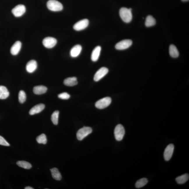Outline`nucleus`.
Returning <instances> with one entry per match:
<instances>
[{"mask_svg":"<svg viewBox=\"0 0 189 189\" xmlns=\"http://www.w3.org/2000/svg\"><path fill=\"white\" fill-rule=\"evenodd\" d=\"M132 44L133 41L131 40H124L117 43L116 45L115 48L117 50H124L130 47Z\"/></svg>","mask_w":189,"mask_h":189,"instance_id":"423d86ee","label":"nucleus"},{"mask_svg":"<svg viewBox=\"0 0 189 189\" xmlns=\"http://www.w3.org/2000/svg\"><path fill=\"white\" fill-rule=\"evenodd\" d=\"M112 102V99L110 97H105L98 100L95 103V107L99 109H103L108 107Z\"/></svg>","mask_w":189,"mask_h":189,"instance_id":"39448f33","label":"nucleus"},{"mask_svg":"<svg viewBox=\"0 0 189 189\" xmlns=\"http://www.w3.org/2000/svg\"><path fill=\"white\" fill-rule=\"evenodd\" d=\"M37 68V62L34 60L29 61L26 66V70L29 73L34 72Z\"/></svg>","mask_w":189,"mask_h":189,"instance_id":"ddd939ff","label":"nucleus"},{"mask_svg":"<svg viewBox=\"0 0 189 189\" xmlns=\"http://www.w3.org/2000/svg\"><path fill=\"white\" fill-rule=\"evenodd\" d=\"M47 6L48 9L54 12L61 11L63 8L61 3L56 0H50L48 1Z\"/></svg>","mask_w":189,"mask_h":189,"instance_id":"f03ea898","label":"nucleus"},{"mask_svg":"<svg viewBox=\"0 0 189 189\" xmlns=\"http://www.w3.org/2000/svg\"><path fill=\"white\" fill-rule=\"evenodd\" d=\"M101 48L100 46H98L93 50L91 55V60L93 62H96L99 58Z\"/></svg>","mask_w":189,"mask_h":189,"instance_id":"dca6fc26","label":"nucleus"},{"mask_svg":"<svg viewBox=\"0 0 189 189\" xmlns=\"http://www.w3.org/2000/svg\"><path fill=\"white\" fill-rule=\"evenodd\" d=\"M89 21L87 19H84L74 24L73 28L75 30L80 31L86 28L89 25Z\"/></svg>","mask_w":189,"mask_h":189,"instance_id":"6e6552de","label":"nucleus"},{"mask_svg":"<svg viewBox=\"0 0 189 189\" xmlns=\"http://www.w3.org/2000/svg\"><path fill=\"white\" fill-rule=\"evenodd\" d=\"M156 20L152 15H149L146 17L145 22V26L147 27H150L155 25Z\"/></svg>","mask_w":189,"mask_h":189,"instance_id":"5701e85b","label":"nucleus"},{"mask_svg":"<svg viewBox=\"0 0 189 189\" xmlns=\"http://www.w3.org/2000/svg\"><path fill=\"white\" fill-rule=\"evenodd\" d=\"M47 88L45 86H35L33 89L34 93L36 95H41L46 93Z\"/></svg>","mask_w":189,"mask_h":189,"instance_id":"f3484780","label":"nucleus"},{"mask_svg":"<svg viewBox=\"0 0 189 189\" xmlns=\"http://www.w3.org/2000/svg\"><path fill=\"white\" fill-rule=\"evenodd\" d=\"M58 98L61 99L68 100L70 98V95L67 93H63L58 95Z\"/></svg>","mask_w":189,"mask_h":189,"instance_id":"c85d7f7f","label":"nucleus"},{"mask_svg":"<svg viewBox=\"0 0 189 189\" xmlns=\"http://www.w3.org/2000/svg\"><path fill=\"white\" fill-rule=\"evenodd\" d=\"M132 9L123 7L119 10V15L122 20L126 23H129L131 21L133 18Z\"/></svg>","mask_w":189,"mask_h":189,"instance_id":"f257e3e1","label":"nucleus"},{"mask_svg":"<svg viewBox=\"0 0 189 189\" xmlns=\"http://www.w3.org/2000/svg\"><path fill=\"white\" fill-rule=\"evenodd\" d=\"M45 108V105L43 104H39L36 105L31 108L29 112V114L31 115L39 113L42 112Z\"/></svg>","mask_w":189,"mask_h":189,"instance_id":"f8f14e48","label":"nucleus"},{"mask_svg":"<svg viewBox=\"0 0 189 189\" xmlns=\"http://www.w3.org/2000/svg\"><path fill=\"white\" fill-rule=\"evenodd\" d=\"M26 8L23 5H18L12 10V13L17 17H20L23 15L26 12Z\"/></svg>","mask_w":189,"mask_h":189,"instance_id":"0eeeda50","label":"nucleus"},{"mask_svg":"<svg viewBox=\"0 0 189 189\" xmlns=\"http://www.w3.org/2000/svg\"><path fill=\"white\" fill-rule=\"evenodd\" d=\"M59 114V111H55L53 112L51 116V121L53 124L55 125H57L58 124Z\"/></svg>","mask_w":189,"mask_h":189,"instance_id":"a878e982","label":"nucleus"},{"mask_svg":"<svg viewBox=\"0 0 189 189\" xmlns=\"http://www.w3.org/2000/svg\"><path fill=\"white\" fill-rule=\"evenodd\" d=\"M57 41L54 38L48 37L43 40V43L44 46L47 48H52L56 45Z\"/></svg>","mask_w":189,"mask_h":189,"instance_id":"9b49d317","label":"nucleus"},{"mask_svg":"<svg viewBox=\"0 0 189 189\" xmlns=\"http://www.w3.org/2000/svg\"><path fill=\"white\" fill-rule=\"evenodd\" d=\"M36 140L38 143L44 144H46L47 142V139L46 135L44 134H41L38 136L36 138Z\"/></svg>","mask_w":189,"mask_h":189,"instance_id":"bb28decb","label":"nucleus"},{"mask_svg":"<svg viewBox=\"0 0 189 189\" xmlns=\"http://www.w3.org/2000/svg\"><path fill=\"white\" fill-rule=\"evenodd\" d=\"M148 180L146 178H143L138 180L135 184L137 188H140L144 187L148 183Z\"/></svg>","mask_w":189,"mask_h":189,"instance_id":"393cba45","label":"nucleus"},{"mask_svg":"<svg viewBox=\"0 0 189 189\" xmlns=\"http://www.w3.org/2000/svg\"><path fill=\"white\" fill-rule=\"evenodd\" d=\"M181 1H183V2H185V1H189V0H181Z\"/></svg>","mask_w":189,"mask_h":189,"instance_id":"2f4dec72","label":"nucleus"},{"mask_svg":"<svg viewBox=\"0 0 189 189\" xmlns=\"http://www.w3.org/2000/svg\"><path fill=\"white\" fill-rule=\"evenodd\" d=\"M64 84L67 86H74L77 84V77H71L67 78L64 81Z\"/></svg>","mask_w":189,"mask_h":189,"instance_id":"a211bd4d","label":"nucleus"},{"mask_svg":"<svg viewBox=\"0 0 189 189\" xmlns=\"http://www.w3.org/2000/svg\"><path fill=\"white\" fill-rule=\"evenodd\" d=\"M22 47V43L20 41H17L15 42L11 48V53L13 55L18 54Z\"/></svg>","mask_w":189,"mask_h":189,"instance_id":"4468645a","label":"nucleus"},{"mask_svg":"<svg viewBox=\"0 0 189 189\" xmlns=\"http://www.w3.org/2000/svg\"><path fill=\"white\" fill-rule=\"evenodd\" d=\"M9 92L6 86H0V99H5L9 96Z\"/></svg>","mask_w":189,"mask_h":189,"instance_id":"6ab92c4d","label":"nucleus"},{"mask_svg":"<svg viewBox=\"0 0 189 189\" xmlns=\"http://www.w3.org/2000/svg\"><path fill=\"white\" fill-rule=\"evenodd\" d=\"M170 55L173 58H177L179 56V52L176 47L173 45H171L169 47Z\"/></svg>","mask_w":189,"mask_h":189,"instance_id":"aec40b11","label":"nucleus"},{"mask_svg":"<svg viewBox=\"0 0 189 189\" xmlns=\"http://www.w3.org/2000/svg\"><path fill=\"white\" fill-rule=\"evenodd\" d=\"M17 164L20 167L26 169H30L32 167L30 163L25 161H18L17 162Z\"/></svg>","mask_w":189,"mask_h":189,"instance_id":"b1692460","label":"nucleus"},{"mask_svg":"<svg viewBox=\"0 0 189 189\" xmlns=\"http://www.w3.org/2000/svg\"><path fill=\"white\" fill-rule=\"evenodd\" d=\"M108 69L107 68L103 67L100 68L95 73L93 79L95 81L98 82L101 80L108 72Z\"/></svg>","mask_w":189,"mask_h":189,"instance_id":"1a4fd4ad","label":"nucleus"},{"mask_svg":"<svg viewBox=\"0 0 189 189\" xmlns=\"http://www.w3.org/2000/svg\"><path fill=\"white\" fill-rule=\"evenodd\" d=\"M125 130L124 128L122 125L118 124L116 126L114 130V135L117 141H120L123 138Z\"/></svg>","mask_w":189,"mask_h":189,"instance_id":"7ed1b4c3","label":"nucleus"},{"mask_svg":"<svg viewBox=\"0 0 189 189\" xmlns=\"http://www.w3.org/2000/svg\"><path fill=\"white\" fill-rule=\"evenodd\" d=\"M189 179L188 174H185L178 177L176 178V181L179 184H183L188 181Z\"/></svg>","mask_w":189,"mask_h":189,"instance_id":"412c9836","label":"nucleus"},{"mask_svg":"<svg viewBox=\"0 0 189 189\" xmlns=\"http://www.w3.org/2000/svg\"><path fill=\"white\" fill-rule=\"evenodd\" d=\"M174 148V145L172 144L168 145L166 147L164 153V158L166 161H169L172 157Z\"/></svg>","mask_w":189,"mask_h":189,"instance_id":"9d476101","label":"nucleus"},{"mask_svg":"<svg viewBox=\"0 0 189 189\" xmlns=\"http://www.w3.org/2000/svg\"><path fill=\"white\" fill-rule=\"evenodd\" d=\"M25 189H33V188L32 187H29V186H27V187H26L25 188Z\"/></svg>","mask_w":189,"mask_h":189,"instance_id":"7c9ffc66","label":"nucleus"},{"mask_svg":"<svg viewBox=\"0 0 189 189\" xmlns=\"http://www.w3.org/2000/svg\"><path fill=\"white\" fill-rule=\"evenodd\" d=\"M50 170L51 171L52 176L54 179L57 180H60L61 179V174L57 168H53L50 169Z\"/></svg>","mask_w":189,"mask_h":189,"instance_id":"4be33fe9","label":"nucleus"},{"mask_svg":"<svg viewBox=\"0 0 189 189\" xmlns=\"http://www.w3.org/2000/svg\"><path fill=\"white\" fill-rule=\"evenodd\" d=\"M27 96L26 93L24 91H21L19 92L18 95L19 101L21 103H23L26 101Z\"/></svg>","mask_w":189,"mask_h":189,"instance_id":"cd10ccee","label":"nucleus"},{"mask_svg":"<svg viewBox=\"0 0 189 189\" xmlns=\"http://www.w3.org/2000/svg\"><path fill=\"white\" fill-rule=\"evenodd\" d=\"M92 132V129L89 127H84L79 129L77 134V138L79 140H82Z\"/></svg>","mask_w":189,"mask_h":189,"instance_id":"20e7f679","label":"nucleus"},{"mask_svg":"<svg viewBox=\"0 0 189 189\" xmlns=\"http://www.w3.org/2000/svg\"><path fill=\"white\" fill-rule=\"evenodd\" d=\"M82 49V47L80 45H77L75 46L71 50L70 56L73 58L77 57L80 54Z\"/></svg>","mask_w":189,"mask_h":189,"instance_id":"2eb2a0df","label":"nucleus"},{"mask_svg":"<svg viewBox=\"0 0 189 189\" xmlns=\"http://www.w3.org/2000/svg\"><path fill=\"white\" fill-rule=\"evenodd\" d=\"M0 145L8 146L10 144L3 137L0 136Z\"/></svg>","mask_w":189,"mask_h":189,"instance_id":"c756f323","label":"nucleus"}]
</instances>
